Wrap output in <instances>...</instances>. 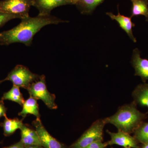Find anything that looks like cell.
<instances>
[{
  "label": "cell",
  "instance_id": "obj_9",
  "mask_svg": "<svg viewBox=\"0 0 148 148\" xmlns=\"http://www.w3.org/2000/svg\"><path fill=\"white\" fill-rule=\"evenodd\" d=\"M78 0H34V6L39 11L38 15H51V10L61 6L76 5Z\"/></svg>",
  "mask_w": 148,
  "mask_h": 148
},
{
  "label": "cell",
  "instance_id": "obj_12",
  "mask_svg": "<svg viewBox=\"0 0 148 148\" xmlns=\"http://www.w3.org/2000/svg\"><path fill=\"white\" fill-rule=\"evenodd\" d=\"M20 130L21 133V141L25 147L33 145L42 147L39 137L36 130L31 129L24 124Z\"/></svg>",
  "mask_w": 148,
  "mask_h": 148
},
{
  "label": "cell",
  "instance_id": "obj_22",
  "mask_svg": "<svg viewBox=\"0 0 148 148\" xmlns=\"http://www.w3.org/2000/svg\"><path fill=\"white\" fill-rule=\"evenodd\" d=\"M7 110V109L5 106L3 101L1 100L0 101V118L6 115Z\"/></svg>",
  "mask_w": 148,
  "mask_h": 148
},
{
  "label": "cell",
  "instance_id": "obj_19",
  "mask_svg": "<svg viewBox=\"0 0 148 148\" xmlns=\"http://www.w3.org/2000/svg\"><path fill=\"white\" fill-rule=\"evenodd\" d=\"M134 138L139 143H148V122H143L134 132Z\"/></svg>",
  "mask_w": 148,
  "mask_h": 148
},
{
  "label": "cell",
  "instance_id": "obj_26",
  "mask_svg": "<svg viewBox=\"0 0 148 148\" xmlns=\"http://www.w3.org/2000/svg\"><path fill=\"white\" fill-rule=\"evenodd\" d=\"M124 148H130V147H124Z\"/></svg>",
  "mask_w": 148,
  "mask_h": 148
},
{
  "label": "cell",
  "instance_id": "obj_6",
  "mask_svg": "<svg viewBox=\"0 0 148 148\" xmlns=\"http://www.w3.org/2000/svg\"><path fill=\"white\" fill-rule=\"evenodd\" d=\"M34 0H3L0 1V12L16 15L19 18L29 16Z\"/></svg>",
  "mask_w": 148,
  "mask_h": 148
},
{
  "label": "cell",
  "instance_id": "obj_21",
  "mask_svg": "<svg viewBox=\"0 0 148 148\" xmlns=\"http://www.w3.org/2000/svg\"><path fill=\"white\" fill-rule=\"evenodd\" d=\"M108 146L107 143H103V141H98L91 143L84 148H105Z\"/></svg>",
  "mask_w": 148,
  "mask_h": 148
},
{
  "label": "cell",
  "instance_id": "obj_15",
  "mask_svg": "<svg viewBox=\"0 0 148 148\" xmlns=\"http://www.w3.org/2000/svg\"><path fill=\"white\" fill-rule=\"evenodd\" d=\"M132 3L131 17L143 15L148 21V0H131Z\"/></svg>",
  "mask_w": 148,
  "mask_h": 148
},
{
  "label": "cell",
  "instance_id": "obj_16",
  "mask_svg": "<svg viewBox=\"0 0 148 148\" xmlns=\"http://www.w3.org/2000/svg\"><path fill=\"white\" fill-rule=\"evenodd\" d=\"M105 0H78L77 7L83 14H90Z\"/></svg>",
  "mask_w": 148,
  "mask_h": 148
},
{
  "label": "cell",
  "instance_id": "obj_1",
  "mask_svg": "<svg viewBox=\"0 0 148 148\" xmlns=\"http://www.w3.org/2000/svg\"><path fill=\"white\" fill-rule=\"evenodd\" d=\"M13 29L0 33V45H8L14 43H21L27 46L32 45L35 35L43 27L51 24L69 22L49 15L22 18Z\"/></svg>",
  "mask_w": 148,
  "mask_h": 148
},
{
  "label": "cell",
  "instance_id": "obj_25",
  "mask_svg": "<svg viewBox=\"0 0 148 148\" xmlns=\"http://www.w3.org/2000/svg\"><path fill=\"white\" fill-rule=\"evenodd\" d=\"M142 148H148V143L143 145Z\"/></svg>",
  "mask_w": 148,
  "mask_h": 148
},
{
  "label": "cell",
  "instance_id": "obj_20",
  "mask_svg": "<svg viewBox=\"0 0 148 148\" xmlns=\"http://www.w3.org/2000/svg\"><path fill=\"white\" fill-rule=\"evenodd\" d=\"M19 18L18 16L10 14L0 12V28L8 21L14 18Z\"/></svg>",
  "mask_w": 148,
  "mask_h": 148
},
{
  "label": "cell",
  "instance_id": "obj_27",
  "mask_svg": "<svg viewBox=\"0 0 148 148\" xmlns=\"http://www.w3.org/2000/svg\"></svg>",
  "mask_w": 148,
  "mask_h": 148
},
{
  "label": "cell",
  "instance_id": "obj_24",
  "mask_svg": "<svg viewBox=\"0 0 148 148\" xmlns=\"http://www.w3.org/2000/svg\"><path fill=\"white\" fill-rule=\"evenodd\" d=\"M42 147H41V146L33 145L25 147V148H42Z\"/></svg>",
  "mask_w": 148,
  "mask_h": 148
},
{
  "label": "cell",
  "instance_id": "obj_11",
  "mask_svg": "<svg viewBox=\"0 0 148 148\" xmlns=\"http://www.w3.org/2000/svg\"><path fill=\"white\" fill-rule=\"evenodd\" d=\"M118 13L117 15H115L111 12H106V14L110 17L112 20H114L118 22L120 27L124 30L134 42H137V40L134 37L132 32V28L135 27V24L132 22L131 16H125L121 14L118 6Z\"/></svg>",
  "mask_w": 148,
  "mask_h": 148
},
{
  "label": "cell",
  "instance_id": "obj_3",
  "mask_svg": "<svg viewBox=\"0 0 148 148\" xmlns=\"http://www.w3.org/2000/svg\"><path fill=\"white\" fill-rule=\"evenodd\" d=\"M40 76L32 73L27 67L23 65H18L9 73L5 79L0 80V83L10 81L13 85L27 90L30 85L39 79Z\"/></svg>",
  "mask_w": 148,
  "mask_h": 148
},
{
  "label": "cell",
  "instance_id": "obj_4",
  "mask_svg": "<svg viewBox=\"0 0 148 148\" xmlns=\"http://www.w3.org/2000/svg\"><path fill=\"white\" fill-rule=\"evenodd\" d=\"M45 79V76L42 75L39 79L30 85L27 90L30 97L42 100L49 109L56 110L57 106L55 102V95L48 90Z\"/></svg>",
  "mask_w": 148,
  "mask_h": 148
},
{
  "label": "cell",
  "instance_id": "obj_13",
  "mask_svg": "<svg viewBox=\"0 0 148 148\" xmlns=\"http://www.w3.org/2000/svg\"><path fill=\"white\" fill-rule=\"evenodd\" d=\"M134 101L136 104L146 106L148 109V84L139 85L132 93Z\"/></svg>",
  "mask_w": 148,
  "mask_h": 148
},
{
  "label": "cell",
  "instance_id": "obj_5",
  "mask_svg": "<svg viewBox=\"0 0 148 148\" xmlns=\"http://www.w3.org/2000/svg\"><path fill=\"white\" fill-rule=\"evenodd\" d=\"M106 124L105 119L97 120L69 148H84L94 142L103 141V129Z\"/></svg>",
  "mask_w": 148,
  "mask_h": 148
},
{
  "label": "cell",
  "instance_id": "obj_10",
  "mask_svg": "<svg viewBox=\"0 0 148 148\" xmlns=\"http://www.w3.org/2000/svg\"><path fill=\"white\" fill-rule=\"evenodd\" d=\"M131 63L135 69V75L141 77L143 82H145L148 80V60L141 58L138 48L133 51Z\"/></svg>",
  "mask_w": 148,
  "mask_h": 148
},
{
  "label": "cell",
  "instance_id": "obj_8",
  "mask_svg": "<svg viewBox=\"0 0 148 148\" xmlns=\"http://www.w3.org/2000/svg\"><path fill=\"white\" fill-rule=\"evenodd\" d=\"M107 132L111 138L110 140L106 142L108 146L115 145L124 148H140L138 141L129 133L121 130H118L117 132H112L107 130Z\"/></svg>",
  "mask_w": 148,
  "mask_h": 148
},
{
  "label": "cell",
  "instance_id": "obj_23",
  "mask_svg": "<svg viewBox=\"0 0 148 148\" xmlns=\"http://www.w3.org/2000/svg\"><path fill=\"white\" fill-rule=\"evenodd\" d=\"M5 148H25V146L23 143L20 141V142H18L14 145Z\"/></svg>",
  "mask_w": 148,
  "mask_h": 148
},
{
  "label": "cell",
  "instance_id": "obj_17",
  "mask_svg": "<svg viewBox=\"0 0 148 148\" xmlns=\"http://www.w3.org/2000/svg\"><path fill=\"white\" fill-rule=\"evenodd\" d=\"M4 117V121L1 125L3 129L4 134L6 136L11 135L17 129H20L23 125L22 120H20L18 118L10 119L6 115Z\"/></svg>",
  "mask_w": 148,
  "mask_h": 148
},
{
  "label": "cell",
  "instance_id": "obj_18",
  "mask_svg": "<svg viewBox=\"0 0 148 148\" xmlns=\"http://www.w3.org/2000/svg\"><path fill=\"white\" fill-rule=\"evenodd\" d=\"M1 100L12 101L18 103L21 106H22L25 101L19 88L14 85L13 86L10 90L4 93Z\"/></svg>",
  "mask_w": 148,
  "mask_h": 148
},
{
  "label": "cell",
  "instance_id": "obj_14",
  "mask_svg": "<svg viewBox=\"0 0 148 148\" xmlns=\"http://www.w3.org/2000/svg\"><path fill=\"white\" fill-rule=\"evenodd\" d=\"M22 110L18 113V115L21 116L23 119L25 118L28 114L34 115L37 118H40V114L37 100L33 97H30L24 101L22 105Z\"/></svg>",
  "mask_w": 148,
  "mask_h": 148
},
{
  "label": "cell",
  "instance_id": "obj_7",
  "mask_svg": "<svg viewBox=\"0 0 148 148\" xmlns=\"http://www.w3.org/2000/svg\"><path fill=\"white\" fill-rule=\"evenodd\" d=\"M39 137L42 146L45 148H67L49 133L43 125L40 118H37L32 123Z\"/></svg>",
  "mask_w": 148,
  "mask_h": 148
},
{
  "label": "cell",
  "instance_id": "obj_2",
  "mask_svg": "<svg viewBox=\"0 0 148 148\" xmlns=\"http://www.w3.org/2000/svg\"><path fill=\"white\" fill-rule=\"evenodd\" d=\"M134 102L120 107L112 116L104 119L106 124L114 125L118 130L129 133L134 132L146 118L147 114L138 110Z\"/></svg>",
  "mask_w": 148,
  "mask_h": 148
}]
</instances>
